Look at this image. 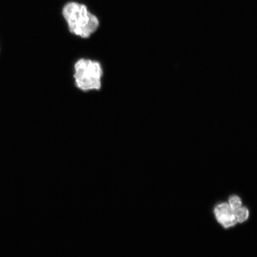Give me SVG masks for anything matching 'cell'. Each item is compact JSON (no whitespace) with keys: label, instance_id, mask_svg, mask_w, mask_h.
Here are the masks:
<instances>
[{"label":"cell","instance_id":"3957f363","mask_svg":"<svg viewBox=\"0 0 257 257\" xmlns=\"http://www.w3.org/2000/svg\"><path fill=\"white\" fill-rule=\"evenodd\" d=\"M214 212L218 222L225 229L233 227L237 223L234 212L228 203L224 202L217 205Z\"/></svg>","mask_w":257,"mask_h":257},{"label":"cell","instance_id":"277c9868","mask_svg":"<svg viewBox=\"0 0 257 257\" xmlns=\"http://www.w3.org/2000/svg\"><path fill=\"white\" fill-rule=\"evenodd\" d=\"M234 212L237 223H242L248 219L249 212L248 208L242 206Z\"/></svg>","mask_w":257,"mask_h":257},{"label":"cell","instance_id":"7a4b0ae2","mask_svg":"<svg viewBox=\"0 0 257 257\" xmlns=\"http://www.w3.org/2000/svg\"><path fill=\"white\" fill-rule=\"evenodd\" d=\"M102 70L95 61L80 59L75 64V78L77 87L83 91L98 90L101 86Z\"/></svg>","mask_w":257,"mask_h":257},{"label":"cell","instance_id":"6da1fadb","mask_svg":"<svg viewBox=\"0 0 257 257\" xmlns=\"http://www.w3.org/2000/svg\"><path fill=\"white\" fill-rule=\"evenodd\" d=\"M63 15L70 32L83 38H89L99 27L97 18L85 5L78 3H69L64 6Z\"/></svg>","mask_w":257,"mask_h":257},{"label":"cell","instance_id":"5b68a950","mask_svg":"<svg viewBox=\"0 0 257 257\" xmlns=\"http://www.w3.org/2000/svg\"><path fill=\"white\" fill-rule=\"evenodd\" d=\"M228 204L234 211L242 206V202L241 199L237 195H232L229 199Z\"/></svg>","mask_w":257,"mask_h":257}]
</instances>
